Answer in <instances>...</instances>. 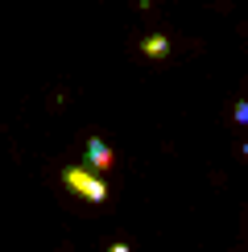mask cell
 <instances>
[{
    "label": "cell",
    "mask_w": 248,
    "mask_h": 252,
    "mask_svg": "<svg viewBox=\"0 0 248 252\" xmlns=\"http://www.w3.org/2000/svg\"><path fill=\"white\" fill-rule=\"evenodd\" d=\"M62 182H66L70 194L87 198V203H103V198H108L103 178H95V170H87V165H66V170H62Z\"/></svg>",
    "instance_id": "6da1fadb"
},
{
    "label": "cell",
    "mask_w": 248,
    "mask_h": 252,
    "mask_svg": "<svg viewBox=\"0 0 248 252\" xmlns=\"http://www.w3.org/2000/svg\"><path fill=\"white\" fill-rule=\"evenodd\" d=\"M112 161H116V153L108 149V141L103 136H87V170H95V174H103V170H112Z\"/></svg>",
    "instance_id": "7a4b0ae2"
},
{
    "label": "cell",
    "mask_w": 248,
    "mask_h": 252,
    "mask_svg": "<svg viewBox=\"0 0 248 252\" xmlns=\"http://www.w3.org/2000/svg\"><path fill=\"white\" fill-rule=\"evenodd\" d=\"M141 54H145V58H165V54H170V41H165L161 33H153V37L141 41Z\"/></svg>",
    "instance_id": "3957f363"
},
{
    "label": "cell",
    "mask_w": 248,
    "mask_h": 252,
    "mask_svg": "<svg viewBox=\"0 0 248 252\" xmlns=\"http://www.w3.org/2000/svg\"><path fill=\"white\" fill-rule=\"evenodd\" d=\"M232 116H236V124H248V99H240V103H236V112H232Z\"/></svg>",
    "instance_id": "277c9868"
},
{
    "label": "cell",
    "mask_w": 248,
    "mask_h": 252,
    "mask_svg": "<svg viewBox=\"0 0 248 252\" xmlns=\"http://www.w3.org/2000/svg\"><path fill=\"white\" fill-rule=\"evenodd\" d=\"M108 252H128V244H112V248H108Z\"/></svg>",
    "instance_id": "5b68a950"
}]
</instances>
